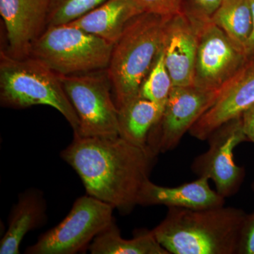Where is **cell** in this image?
<instances>
[{"label": "cell", "instance_id": "6da1fadb", "mask_svg": "<svg viewBox=\"0 0 254 254\" xmlns=\"http://www.w3.org/2000/svg\"><path fill=\"white\" fill-rule=\"evenodd\" d=\"M76 171L87 194L128 214L138 205V196L157 155L116 137L73 136L60 153Z\"/></svg>", "mask_w": 254, "mask_h": 254}, {"label": "cell", "instance_id": "7a4b0ae2", "mask_svg": "<svg viewBox=\"0 0 254 254\" xmlns=\"http://www.w3.org/2000/svg\"><path fill=\"white\" fill-rule=\"evenodd\" d=\"M247 214L232 207H170L152 232L172 254H237Z\"/></svg>", "mask_w": 254, "mask_h": 254}, {"label": "cell", "instance_id": "3957f363", "mask_svg": "<svg viewBox=\"0 0 254 254\" xmlns=\"http://www.w3.org/2000/svg\"><path fill=\"white\" fill-rule=\"evenodd\" d=\"M170 17L141 13L114 44L107 72L118 109L139 95L142 83L163 48Z\"/></svg>", "mask_w": 254, "mask_h": 254}, {"label": "cell", "instance_id": "277c9868", "mask_svg": "<svg viewBox=\"0 0 254 254\" xmlns=\"http://www.w3.org/2000/svg\"><path fill=\"white\" fill-rule=\"evenodd\" d=\"M0 103L5 108L22 110L47 105L58 110L73 128L79 120L60 81L59 75L39 60L28 57L11 58L5 52L0 56Z\"/></svg>", "mask_w": 254, "mask_h": 254}, {"label": "cell", "instance_id": "5b68a950", "mask_svg": "<svg viewBox=\"0 0 254 254\" xmlns=\"http://www.w3.org/2000/svg\"><path fill=\"white\" fill-rule=\"evenodd\" d=\"M113 46L80 28L63 25L46 28L32 46L29 57L58 75L70 76L108 68Z\"/></svg>", "mask_w": 254, "mask_h": 254}, {"label": "cell", "instance_id": "8992f818", "mask_svg": "<svg viewBox=\"0 0 254 254\" xmlns=\"http://www.w3.org/2000/svg\"><path fill=\"white\" fill-rule=\"evenodd\" d=\"M59 77L79 120L73 136H119L118 109L107 68Z\"/></svg>", "mask_w": 254, "mask_h": 254}, {"label": "cell", "instance_id": "52a82bcc", "mask_svg": "<svg viewBox=\"0 0 254 254\" xmlns=\"http://www.w3.org/2000/svg\"><path fill=\"white\" fill-rule=\"evenodd\" d=\"M112 205L91 195L79 197L63 221L42 235L28 254H74L88 250L95 237L114 221Z\"/></svg>", "mask_w": 254, "mask_h": 254}, {"label": "cell", "instance_id": "ba28073f", "mask_svg": "<svg viewBox=\"0 0 254 254\" xmlns=\"http://www.w3.org/2000/svg\"><path fill=\"white\" fill-rule=\"evenodd\" d=\"M249 60L245 50L215 23L199 22L193 86L220 91Z\"/></svg>", "mask_w": 254, "mask_h": 254}, {"label": "cell", "instance_id": "9c48e42d", "mask_svg": "<svg viewBox=\"0 0 254 254\" xmlns=\"http://www.w3.org/2000/svg\"><path fill=\"white\" fill-rule=\"evenodd\" d=\"M220 91L193 85L174 86L161 118L150 132L147 145L150 150L158 155L175 149L184 135L214 104Z\"/></svg>", "mask_w": 254, "mask_h": 254}, {"label": "cell", "instance_id": "30bf717a", "mask_svg": "<svg viewBox=\"0 0 254 254\" xmlns=\"http://www.w3.org/2000/svg\"><path fill=\"white\" fill-rule=\"evenodd\" d=\"M209 148L193 160L191 170L198 177L212 180L216 190L224 198L239 190L245 177V170L234 159V149L249 141L244 131L242 117L223 124L208 138Z\"/></svg>", "mask_w": 254, "mask_h": 254}, {"label": "cell", "instance_id": "8fae6325", "mask_svg": "<svg viewBox=\"0 0 254 254\" xmlns=\"http://www.w3.org/2000/svg\"><path fill=\"white\" fill-rule=\"evenodd\" d=\"M50 0H0L6 32V50L16 59L29 57L31 47L46 31Z\"/></svg>", "mask_w": 254, "mask_h": 254}, {"label": "cell", "instance_id": "7c38bea8", "mask_svg": "<svg viewBox=\"0 0 254 254\" xmlns=\"http://www.w3.org/2000/svg\"><path fill=\"white\" fill-rule=\"evenodd\" d=\"M254 105V64L249 60L189 132L197 139L205 141L218 127L242 117Z\"/></svg>", "mask_w": 254, "mask_h": 254}, {"label": "cell", "instance_id": "4fadbf2b", "mask_svg": "<svg viewBox=\"0 0 254 254\" xmlns=\"http://www.w3.org/2000/svg\"><path fill=\"white\" fill-rule=\"evenodd\" d=\"M199 21L186 13L171 16L164 38L165 64L175 86H193Z\"/></svg>", "mask_w": 254, "mask_h": 254}, {"label": "cell", "instance_id": "5bb4252c", "mask_svg": "<svg viewBox=\"0 0 254 254\" xmlns=\"http://www.w3.org/2000/svg\"><path fill=\"white\" fill-rule=\"evenodd\" d=\"M225 198L209 185L206 177L176 187L155 185L149 180L142 187L138 205L143 206L162 205L189 209H205L225 205Z\"/></svg>", "mask_w": 254, "mask_h": 254}, {"label": "cell", "instance_id": "9a60e30c", "mask_svg": "<svg viewBox=\"0 0 254 254\" xmlns=\"http://www.w3.org/2000/svg\"><path fill=\"white\" fill-rule=\"evenodd\" d=\"M133 0H107L88 14L68 23L115 44L127 25L141 14Z\"/></svg>", "mask_w": 254, "mask_h": 254}, {"label": "cell", "instance_id": "2e32d148", "mask_svg": "<svg viewBox=\"0 0 254 254\" xmlns=\"http://www.w3.org/2000/svg\"><path fill=\"white\" fill-rule=\"evenodd\" d=\"M46 203L43 193L28 190L18 195L9 217L8 229L0 242V254H20L24 237L46 222Z\"/></svg>", "mask_w": 254, "mask_h": 254}, {"label": "cell", "instance_id": "e0dca14e", "mask_svg": "<svg viewBox=\"0 0 254 254\" xmlns=\"http://www.w3.org/2000/svg\"><path fill=\"white\" fill-rule=\"evenodd\" d=\"M164 105L138 95L118 109L119 136L140 147H148L153 127L163 115Z\"/></svg>", "mask_w": 254, "mask_h": 254}, {"label": "cell", "instance_id": "ac0fdd59", "mask_svg": "<svg viewBox=\"0 0 254 254\" xmlns=\"http://www.w3.org/2000/svg\"><path fill=\"white\" fill-rule=\"evenodd\" d=\"M88 251L92 254H170L152 230H141L133 238L126 240L115 221L95 237Z\"/></svg>", "mask_w": 254, "mask_h": 254}, {"label": "cell", "instance_id": "d6986e66", "mask_svg": "<svg viewBox=\"0 0 254 254\" xmlns=\"http://www.w3.org/2000/svg\"><path fill=\"white\" fill-rule=\"evenodd\" d=\"M210 21L221 28L246 52L252 31V16L249 0H222Z\"/></svg>", "mask_w": 254, "mask_h": 254}, {"label": "cell", "instance_id": "ffe728a7", "mask_svg": "<svg viewBox=\"0 0 254 254\" xmlns=\"http://www.w3.org/2000/svg\"><path fill=\"white\" fill-rule=\"evenodd\" d=\"M175 86L165 64L163 48L140 88L142 98L165 106Z\"/></svg>", "mask_w": 254, "mask_h": 254}, {"label": "cell", "instance_id": "44dd1931", "mask_svg": "<svg viewBox=\"0 0 254 254\" xmlns=\"http://www.w3.org/2000/svg\"><path fill=\"white\" fill-rule=\"evenodd\" d=\"M107 0H50L47 28L76 21Z\"/></svg>", "mask_w": 254, "mask_h": 254}, {"label": "cell", "instance_id": "7402d4cb", "mask_svg": "<svg viewBox=\"0 0 254 254\" xmlns=\"http://www.w3.org/2000/svg\"><path fill=\"white\" fill-rule=\"evenodd\" d=\"M222 0H184L183 11L192 19L208 22L211 19Z\"/></svg>", "mask_w": 254, "mask_h": 254}, {"label": "cell", "instance_id": "603a6c76", "mask_svg": "<svg viewBox=\"0 0 254 254\" xmlns=\"http://www.w3.org/2000/svg\"><path fill=\"white\" fill-rule=\"evenodd\" d=\"M142 12L173 16L183 11L184 0H133Z\"/></svg>", "mask_w": 254, "mask_h": 254}, {"label": "cell", "instance_id": "cb8c5ba5", "mask_svg": "<svg viewBox=\"0 0 254 254\" xmlns=\"http://www.w3.org/2000/svg\"><path fill=\"white\" fill-rule=\"evenodd\" d=\"M237 254H254V213L246 217L241 231Z\"/></svg>", "mask_w": 254, "mask_h": 254}, {"label": "cell", "instance_id": "d4e9b609", "mask_svg": "<svg viewBox=\"0 0 254 254\" xmlns=\"http://www.w3.org/2000/svg\"><path fill=\"white\" fill-rule=\"evenodd\" d=\"M242 119L246 136L254 143V105L242 115Z\"/></svg>", "mask_w": 254, "mask_h": 254}, {"label": "cell", "instance_id": "484cf974", "mask_svg": "<svg viewBox=\"0 0 254 254\" xmlns=\"http://www.w3.org/2000/svg\"><path fill=\"white\" fill-rule=\"evenodd\" d=\"M249 1H250L251 11H252V31L247 44L246 53L249 60H250L254 58V0H249Z\"/></svg>", "mask_w": 254, "mask_h": 254}, {"label": "cell", "instance_id": "4316f807", "mask_svg": "<svg viewBox=\"0 0 254 254\" xmlns=\"http://www.w3.org/2000/svg\"><path fill=\"white\" fill-rule=\"evenodd\" d=\"M250 61L251 62V63H252V64H254V58H252V60H250Z\"/></svg>", "mask_w": 254, "mask_h": 254}, {"label": "cell", "instance_id": "83f0119b", "mask_svg": "<svg viewBox=\"0 0 254 254\" xmlns=\"http://www.w3.org/2000/svg\"><path fill=\"white\" fill-rule=\"evenodd\" d=\"M253 188H254V185H253Z\"/></svg>", "mask_w": 254, "mask_h": 254}]
</instances>
